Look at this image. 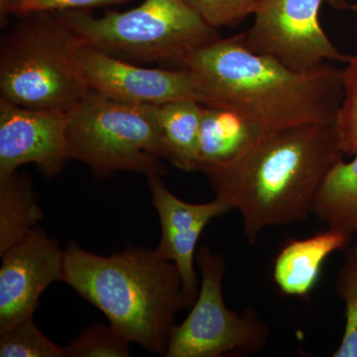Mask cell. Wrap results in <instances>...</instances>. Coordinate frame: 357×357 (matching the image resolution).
<instances>
[{
  "mask_svg": "<svg viewBox=\"0 0 357 357\" xmlns=\"http://www.w3.org/2000/svg\"><path fill=\"white\" fill-rule=\"evenodd\" d=\"M265 132L267 131L236 112L204 105L197 171L204 172L234 161L248 152Z\"/></svg>",
  "mask_w": 357,
  "mask_h": 357,
  "instance_id": "5bb4252c",
  "label": "cell"
},
{
  "mask_svg": "<svg viewBox=\"0 0 357 357\" xmlns=\"http://www.w3.org/2000/svg\"><path fill=\"white\" fill-rule=\"evenodd\" d=\"M20 23L0 48V98L37 110L69 112L91 93L79 50L84 40L54 13Z\"/></svg>",
  "mask_w": 357,
  "mask_h": 357,
  "instance_id": "277c9868",
  "label": "cell"
},
{
  "mask_svg": "<svg viewBox=\"0 0 357 357\" xmlns=\"http://www.w3.org/2000/svg\"><path fill=\"white\" fill-rule=\"evenodd\" d=\"M166 160L184 172L197 171L199 129L204 105L180 100L156 105Z\"/></svg>",
  "mask_w": 357,
  "mask_h": 357,
  "instance_id": "9a60e30c",
  "label": "cell"
},
{
  "mask_svg": "<svg viewBox=\"0 0 357 357\" xmlns=\"http://www.w3.org/2000/svg\"><path fill=\"white\" fill-rule=\"evenodd\" d=\"M7 4H8V0H0V18H1L2 25H3V20H6Z\"/></svg>",
  "mask_w": 357,
  "mask_h": 357,
  "instance_id": "cb8c5ba5",
  "label": "cell"
},
{
  "mask_svg": "<svg viewBox=\"0 0 357 357\" xmlns=\"http://www.w3.org/2000/svg\"><path fill=\"white\" fill-rule=\"evenodd\" d=\"M42 218L29 178L17 172L0 177V255L38 227Z\"/></svg>",
  "mask_w": 357,
  "mask_h": 357,
  "instance_id": "2e32d148",
  "label": "cell"
},
{
  "mask_svg": "<svg viewBox=\"0 0 357 357\" xmlns=\"http://www.w3.org/2000/svg\"><path fill=\"white\" fill-rule=\"evenodd\" d=\"M1 258L0 333L33 318L42 293L53 282L63 280L65 250L37 227Z\"/></svg>",
  "mask_w": 357,
  "mask_h": 357,
  "instance_id": "9c48e42d",
  "label": "cell"
},
{
  "mask_svg": "<svg viewBox=\"0 0 357 357\" xmlns=\"http://www.w3.org/2000/svg\"><path fill=\"white\" fill-rule=\"evenodd\" d=\"M351 237L344 230L328 227L309 238L289 241L274 262V281L281 292L292 297L309 295L326 258L344 248Z\"/></svg>",
  "mask_w": 357,
  "mask_h": 357,
  "instance_id": "4fadbf2b",
  "label": "cell"
},
{
  "mask_svg": "<svg viewBox=\"0 0 357 357\" xmlns=\"http://www.w3.org/2000/svg\"><path fill=\"white\" fill-rule=\"evenodd\" d=\"M342 70V105L335 119L338 144L344 155L357 154V54Z\"/></svg>",
  "mask_w": 357,
  "mask_h": 357,
  "instance_id": "44dd1931",
  "label": "cell"
},
{
  "mask_svg": "<svg viewBox=\"0 0 357 357\" xmlns=\"http://www.w3.org/2000/svg\"><path fill=\"white\" fill-rule=\"evenodd\" d=\"M61 18L84 43L128 62H173L220 38L217 30L184 0H144L126 13L93 17L84 9L63 11Z\"/></svg>",
  "mask_w": 357,
  "mask_h": 357,
  "instance_id": "5b68a950",
  "label": "cell"
},
{
  "mask_svg": "<svg viewBox=\"0 0 357 357\" xmlns=\"http://www.w3.org/2000/svg\"><path fill=\"white\" fill-rule=\"evenodd\" d=\"M79 59L91 91L114 100L147 105L180 100L199 102L194 77L185 68L140 67L86 43L79 48Z\"/></svg>",
  "mask_w": 357,
  "mask_h": 357,
  "instance_id": "30bf717a",
  "label": "cell"
},
{
  "mask_svg": "<svg viewBox=\"0 0 357 357\" xmlns=\"http://www.w3.org/2000/svg\"><path fill=\"white\" fill-rule=\"evenodd\" d=\"M337 292L344 301L345 326L342 342L333 357H357V243L347 253L337 280Z\"/></svg>",
  "mask_w": 357,
  "mask_h": 357,
  "instance_id": "d6986e66",
  "label": "cell"
},
{
  "mask_svg": "<svg viewBox=\"0 0 357 357\" xmlns=\"http://www.w3.org/2000/svg\"><path fill=\"white\" fill-rule=\"evenodd\" d=\"M148 184L161 225L157 252L175 263L182 279L183 309L192 307L199 291L195 269L197 243L211 220L229 213L231 208L218 198L204 204L183 201L169 191L158 174L148 176Z\"/></svg>",
  "mask_w": 357,
  "mask_h": 357,
  "instance_id": "7c38bea8",
  "label": "cell"
},
{
  "mask_svg": "<svg viewBox=\"0 0 357 357\" xmlns=\"http://www.w3.org/2000/svg\"><path fill=\"white\" fill-rule=\"evenodd\" d=\"M325 4L335 10H356L347 0H261L243 40L250 50L271 56L296 70L316 69L326 63H347L319 22Z\"/></svg>",
  "mask_w": 357,
  "mask_h": 357,
  "instance_id": "ba28073f",
  "label": "cell"
},
{
  "mask_svg": "<svg viewBox=\"0 0 357 357\" xmlns=\"http://www.w3.org/2000/svg\"><path fill=\"white\" fill-rule=\"evenodd\" d=\"M213 29L234 27L255 15L261 0H184Z\"/></svg>",
  "mask_w": 357,
  "mask_h": 357,
  "instance_id": "7402d4cb",
  "label": "cell"
},
{
  "mask_svg": "<svg viewBox=\"0 0 357 357\" xmlns=\"http://www.w3.org/2000/svg\"><path fill=\"white\" fill-rule=\"evenodd\" d=\"M68 112L25 109L0 98V177L35 164L46 177L69 161Z\"/></svg>",
  "mask_w": 357,
  "mask_h": 357,
  "instance_id": "8fae6325",
  "label": "cell"
},
{
  "mask_svg": "<svg viewBox=\"0 0 357 357\" xmlns=\"http://www.w3.org/2000/svg\"><path fill=\"white\" fill-rule=\"evenodd\" d=\"M130 344L112 325L91 326L65 347L67 357H128Z\"/></svg>",
  "mask_w": 357,
  "mask_h": 357,
  "instance_id": "ffe728a7",
  "label": "cell"
},
{
  "mask_svg": "<svg viewBox=\"0 0 357 357\" xmlns=\"http://www.w3.org/2000/svg\"><path fill=\"white\" fill-rule=\"evenodd\" d=\"M201 289L191 312L174 326L165 356L220 357L234 352L256 354L264 349L269 328L255 307L230 311L222 296L225 261L204 245L197 251Z\"/></svg>",
  "mask_w": 357,
  "mask_h": 357,
  "instance_id": "52a82bcc",
  "label": "cell"
},
{
  "mask_svg": "<svg viewBox=\"0 0 357 357\" xmlns=\"http://www.w3.org/2000/svg\"><path fill=\"white\" fill-rule=\"evenodd\" d=\"M62 282L103 312L129 342L165 356L176 312L183 309L182 279L175 263L156 249L129 245L102 256L70 243Z\"/></svg>",
  "mask_w": 357,
  "mask_h": 357,
  "instance_id": "3957f363",
  "label": "cell"
},
{
  "mask_svg": "<svg viewBox=\"0 0 357 357\" xmlns=\"http://www.w3.org/2000/svg\"><path fill=\"white\" fill-rule=\"evenodd\" d=\"M314 215L330 227L357 234V154L335 166L319 190Z\"/></svg>",
  "mask_w": 357,
  "mask_h": 357,
  "instance_id": "e0dca14e",
  "label": "cell"
},
{
  "mask_svg": "<svg viewBox=\"0 0 357 357\" xmlns=\"http://www.w3.org/2000/svg\"><path fill=\"white\" fill-rule=\"evenodd\" d=\"M1 357H67L65 347L49 340L33 318L0 333Z\"/></svg>",
  "mask_w": 357,
  "mask_h": 357,
  "instance_id": "ac0fdd59",
  "label": "cell"
},
{
  "mask_svg": "<svg viewBox=\"0 0 357 357\" xmlns=\"http://www.w3.org/2000/svg\"><path fill=\"white\" fill-rule=\"evenodd\" d=\"M335 122L267 131L239 158L204 171L215 198L243 218L253 245L270 227L309 218L321 185L344 160Z\"/></svg>",
  "mask_w": 357,
  "mask_h": 357,
  "instance_id": "7a4b0ae2",
  "label": "cell"
},
{
  "mask_svg": "<svg viewBox=\"0 0 357 357\" xmlns=\"http://www.w3.org/2000/svg\"><path fill=\"white\" fill-rule=\"evenodd\" d=\"M199 102L236 112L264 131L333 123L342 105V70L326 63L296 70L250 50L243 35L218 38L191 54Z\"/></svg>",
  "mask_w": 357,
  "mask_h": 357,
  "instance_id": "6da1fadb",
  "label": "cell"
},
{
  "mask_svg": "<svg viewBox=\"0 0 357 357\" xmlns=\"http://www.w3.org/2000/svg\"><path fill=\"white\" fill-rule=\"evenodd\" d=\"M126 0H8L7 14L31 15L42 13L82 10L91 7L121 3Z\"/></svg>",
  "mask_w": 357,
  "mask_h": 357,
  "instance_id": "603a6c76",
  "label": "cell"
},
{
  "mask_svg": "<svg viewBox=\"0 0 357 357\" xmlns=\"http://www.w3.org/2000/svg\"><path fill=\"white\" fill-rule=\"evenodd\" d=\"M155 107L91 91L68 112L70 160L83 162L98 178L119 171L161 175L166 155Z\"/></svg>",
  "mask_w": 357,
  "mask_h": 357,
  "instance_id": "8992f818",
  "label": "cell"
}]
</instances>
